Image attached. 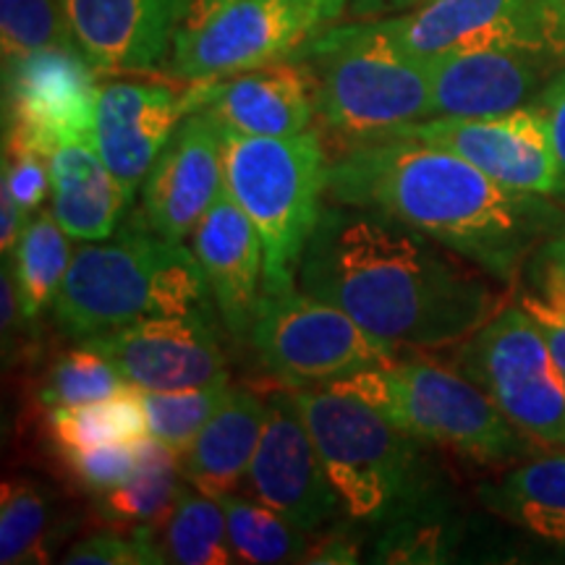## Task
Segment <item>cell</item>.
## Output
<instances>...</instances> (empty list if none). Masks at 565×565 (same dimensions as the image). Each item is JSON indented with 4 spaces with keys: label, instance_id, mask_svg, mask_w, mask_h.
<instances>
[{
    "label": "cell",
    "instance_id": "6da1fadb",
    "mask_svg": "<svg viewBox=\"0 0 565 565\" xmlns=\"http://www.w3.org/2000/svg\"><path fill=\"white\" fill-rule=\"evenodd\" d=\"M383 212L335 202L301 254V291L395 349L461 345L503 309L475 265Z\"/></svg>",
    "mask_w": 565,
    "mask_h": 565
},
{
    "label": "cell",
    "instance_id": "7a4b0ae2",
    "mask_svg": "<svg viewBox=\"0 0 565 565\" xmlns=\"http://www.w3.org/2000/svg\"><path fill=\"white\" fill-rule=\"evenodd\" d=\"M330 196L412 225L503 286H513L565 223L553 196L515 192L458 154L414 139L345 150L330 166Z\"/></svg>",
    "mask_w": 565,
    "mask_h": 565
},
{
    "label": "cell",
    "instance_id": "3957f363",
    "mask_svg": "<svg viewBox=\"0 0 565 565\" xmlns=\"http://www.w3.org/2000/svg\"><path fill=\"white\" fill-rule=\"evenodd\" d=\"M210 296L194 252L139 215L116 236L76 246L53 315L63 333L87 341L145 317L200 312Z\"/></svg>",
    "mask_w": 565,
    "mask_h": 565
},
{
    "label": "cell",
    "instance_id": "277c9868",
    "mask_svg": "<svg viewBox=\"0 0 565 565\" xmlns=\"http://www.w3.org/2000/svg\"><path fill=\"white\" fill-rule=\"evenodd\" d=\"M291 393L351 519L395 524L424 515L433 482L416 437L333 387H291Z\"/></svg>",
    "mask_w": 565,
    "mask_h": 565
},
{
    "label": "cell",
    "instance_id": "5b68a950",
    "mask_svg": "<svg viewBox=\"0 0 565 565\" xmlns=\"http://www.w3.org/2000/svg\"><path fill=\"white\" fill-rule=\"evenodd\" d=\"M291 61L312 68L317 118L345 150L435 116L429 58L387 47L356 24L330 26Z\"/></svg>",
    "mask_w": 565,
    "mask_h": 565
},
{
    "label": "cell",
    "instance_id": "8992f818",
    "mask_svg": "<svg viewBox=\"0 0 565 565\" xmlns=\"http://www.w3.org/2000/svg\"><path fill=\"white\" fill-rule=\"evenodd\" d=\"M330 166L315 129L294 137L225 131V189L263 238L265 294L296 288L301 254L330 194Z\"/></svg>",
    "mask_w": 565,
    "mask_h": 565
},
{
    "label": "cell",
    "instance_id": "52a82bcc",
    "mask_svg": "<svg viewBox=\"0 0 565 565\" xmlns=\"http://www.w3.org/2000/svg\"><path fill=\"white\" fill-rule=\"evenodd\" d=\"M324 387L364 401L419 443L440 445L469 461L503 463L532 448L475 380L427 359H393Z\"/></svg>",
    "mask_w": 565,
    "mask_h": 565
},
{
    "label": "cell",
    "instance_id": "ba28073f",
    "mask_svg": "<svg viewBox=\"0 0 565 565\" xmlns=\"http://www.w3.org/2000/svg\"><path fill=\"white\" fill-rule=\"evenodd\" d=\"M351 0H225L175 34L168 71L179 82H210L291 61L349 11Z\"/></svg>",
    "mask_w": 565,
    "mask_h": 565
},
{
    "label": "cell",
    "instance_id": "9c48e42d",
    "mask_svg": "<svg viewBox=\"0 0 565 565\" xmlns=\"http://www.w3.org/2000/svg\"><path fill=\"white\" fill-rule=\"evenodd\" d=\"M458 370L490 395L529 443L565 450V380L524 303L503 307L463 341Z\"/></svg>",
    "mask_w": 565,
    "mask_h": 565
},
{
    "label": "cell",
    "instance_id": "30bf717a",
    "mask_svg": "<svg viewBox=\"0 0 565 565\" xmlns=\"http://www.w3.org/2000/svg\"><path fill=\"white\" fill-rule=\"evenodd\" d=\"M249 343L265 370L291 387L330 385L395 359V345L366 333L335 303L299 288L263 294L249 328Z\"/></svg>",
    "mask_w": 565,
    "mask_h": 565
},
{
    "label": "cell",
    "instance_id": "8fae6325",
    "mask_svg": "<svg viewBox=\"0 0 565 565\" xmlns=\"http://www.w3.org/2000/svg\"><path fill=\"white\" fill-rule=\"evenodd\" d=\"M353 24L366 38L422 58L479 47H536L563 55L550 0H427L412 11Z\"/></svg>",
    "mask_w": 565,
    "mask_h": 565
},
{
    "label": "cell",
    "instance_id": "7c38bea8",
    "mask_svg": "<svg viewBox=\"0 0 565 565\" xmlns=\"http://www.w3.org/2000/svg\"><path fill=\"white\" fill-rule=\"evenodd\" d=\"M100 71L79 51H40L3 58V139L42 154L63 141H95Z\"/></svg>",
    "mask_w": 565,
    "mask_h": 565
},
{
    "label": "cell",
    "instance_id": "4fadbf2b",
    "mask_svg": "<svg viewBox=\"0 0 565 565\" xmlns=\"http://www.w3.org/2000/svg\"><path fill=\"white\" fill-rule=\"evenodd\" d=\"M385 139H414L440 147L515 192L553 196V200L557 194L553 141L536 103L503 116L427 118V121L398 126Z\"/></svg>",
    "mask_w": 565,
    "mask_h": 565
},
{
    "label": "cell",
    "instance_id": "5bb4252c",
    "mask_svg": "<svg viewBox=\"0 0 565 565\" xmlns=\"http://www.w3.org/2000/svg\"><path fill=\"white\" fill-rule=\"evenodd\" d=\"M82 343L100 351L137 391H183L228 383V362L204 309L145 317Z\"/></svg>",
    "mask_w": 565,
    "mask_h": 565
},
{
    "label": "cell",
    "instance_id": "9a60e30c",
    "mask_svg": "<svg viewBox=\"0 0 565 565\" xmlns=\"http://www.w3.org/2000/svg\"><path fill=\"white\" fill-rule=\"evenodd\" d=\"M265 401L263 437L246 477L252 494L299 532H317L343 505L341 494L324 471L291 387L267 393Z\"/></svg>",
    "mask_w": 565,
    "mask_h": 565
},
{
    "label": "cell",
    "instance_id": "2e32d148",
    "mask_svg": "<svg viewBox=\"0 0 565 565\" xmlns=\"http://www.w3.org/2000/svg\"><path fill=\"white\" fill-rule=\"evenodd\" d=\"M225 186V131L204 110L183 116L141 183V221L186 242Z\"/></svg>",
    "mask_w": 565,
    "mask_h": 565
},
{
    "label": "cell",
    "instance_id": "e0dca14e",
    "mask_svg": "<svg viewBox=\"0 0 565 565\" xmlns=\"http://www.w3.org/2000/svg\"><path fill=\"white\" fill-rule=\"evenodd\" d=\"M563 66L561 53L536 47H479L433 55V118H484L526 108Z\"/></svg>",
    "mask_w": 565,
    "mask_h": 565
},
{
    "label": "cell",
    "instance_id": "ac0fdd59",
    "mask_svg": "<svg viewBox=\"0 0 565 565\" xmlns=\"http://www.w3.org/2000/svg\"><path fill=\"white\" fill-rule=\"evenodd\" d=\"M71 34L100 74H137L168 63L196 0H61Z\"/></svg>",
    "mask_w": 565,
    "mask_h": 565
},
{
    "label": "cell",
    "instance_id": "d6986e66",
    "mask_svg": "<svg viewBox=\"0 0 565 565\" xmlns=\"http://www.w3.org/2000/svg\"><path fill=\"white\" fill-rule=\"evenodd\" d=\"M189 113L204 110L225 131L294 137L312 129L315 74L301 61H280L210 82H189Z\"/></svg>",
    "mask_w": 565,
    "mask_h": 565
},
{
    "label": "cell",
    "instance_id": "ffe728a7",
    "mask_svg": "<svg viewBox=\"0 0 565 565\" xmlns=\"http://www.w3.org/2000/svg\"><path fill=\"white\" fill-rule=\"evenodd\" d=\"M183 116H189L186 89L160 82L100 84L95 147L131 200Z\"/></svg>",
    "mask_w": 565,
    "mask_h": 565
},
{
    "label": "cell",
    "instance_id": "44dd1931",
    "mask_svg": "<svg viewBox=\"0 0 565 565\" xmlns=\"http://www.w3.org/2000/svg\"><path fill=\"white\" fill-rule=\"evenodd\" d=\"M192 252L225 330L236 341L249 338L254 312L265 294V249L259 231L225 186L194 228Z\"/></svg>",
    "mask_w": 565,
    "mask_h": 565
},
{
    "label": "cell",
    "instance_id": "7402d4cb",
    "mask_svg": "<svg viewBox=\"0 0 565 565\" xmlns=\"http://www.w3.org/2000/svg\"><path fill=\"white\" fill-rule=\"evenodd\" d=\"M131 196L95 141H63L51 154V210L71 242H103L121 228Z\"/></svg>",
    "mask_w": 565,
    "mask_h": 565
},
{
    "label": "cell",
    "instance_id": "603a6c76",
    "mask_svg": "<svg viewBox=\"0 0 565 565\" xmlns=\"http://www.w3.org/2000/svg\"><path fill=\"white\" fill-rule=\"evenodd\" d=\"M267 401L249 387H231L228 401L207 422L192 450L181 458V471L196 492L223 498L249 477V466L263 437Z\"/></svg>",
    "mask_w": 565,
    "mask_h": 565
},
{
    "label": "cell",
    "instance_id": "cb8c5ba5",
    "mask_svg": "<svg viewBox=\"0 0 565 565\" xmlns=\"http://www.w3.org/2000/svg\"><path fill=\"white\" fill-rule=\"evenodd\" d=\"M74 515L38 479L11 477L0 490V563H47L71 529Z\"/></svg>",
    "mask_w": 565,
    "mask_h": 565
},
{
    "label": "cell",
    "instance_id": "d4e9b609",
    "mask_svg": "<svg viewBox=\"0 0 565 565\" xmlns=\"http://www.w3.org/2000/svg\"><path fill=\"white\" fill-rule=\"evenodd\" d=\"M482 503L511 524L565 545V450L540 456L479 490Z\"/></svg>",
    "mask_w": 565,
    "mask_h": 565
},
{
    "label": "cell",
    "instance_id": "484cf974",
    "mask_svg": "<svg viewBox=\"0 0 565 565\" xmlns=\"http://www.w3.org/2000/svg\"><path fill=\"white\" fill-rule=\"evenodd\" d=\"M139 469L129 482L100 494V515L116 524L166 526L179 498V461L166 443L150 433L137 440Z\"/></svg>",
    "mask_w": 565,
    "mask_h": 565
},
{
    "label": "cell",
    "instance_id": "4316f807",
    "mask_svg": "<svg viewBox=\"0 0 565 565\" xmlns=\"http://www.w3.org/2000/svg\"><path fill=\"white\" fill-rule=\"evenodd\" d=\"M71 238L53 210H38L26 221L21 238L13 249V278L21 299V312L26 322H34L58 296V288L66 278L71 257Z\"/></svg>",
    "mask_w": 565,
    "mask_h": 565
},
{
    "label": "cell",
    "instance_id": "83f0119b",
    "mask_svg": "<svg viewBox=\"0 0 565 565\" xmlns=\"http://www.w3.org/2000/svg\"><path fill=\"white\" fill-rule=\"evenodd\" d=\"M47 433L58 454L139 440L141 435H147L141 391L126 387L124 393L95 401V404L55 408L47 414Z\"/></svg>",
    "mask_w": 565,
    "mask_h": 565
},
{
    "label": "cell",
    "instance_id": "f1b7e54d",
    "mask_svg": "<svg viewBox=\"0 0 565 565\" xmlns=\"http://www.w3.org/2000/svg\"><path fill=\"white\" fill-rule=\"evenodd\" d=\"M162 545L168 561L181 565H228L236 563L231 547L228 521L215 498L194 494L181 487L179 498L162 526Z\"/></svg>",
    "mask_w": 565,
    "mask_h": 565
},
{
    "label": "cell",
    "instance_id": "f546056e",
    "mask_svg": "<svg viewBox=\"0 0 565 565\" xmlns=\"http://www.w3.org/2000/svg\"><path fill=\"white\" fill-rule=\"evenodd\" d=\"M217 503H221L225 521H228V536L233 553H236V563H301L309 547L307 536L275 513L273 508L263 505L259 500L236 498L233 492L217 498Z\"/></svg>",
    "mask_w": 565,
    "mask_h": 565
},
{
    "label": "cell",
    "instance_id": "4dcf8cb0",
    "mask_svg": "<svg viewBox=\"0 0 565 565\" xmlns=\"http://www.w3.org/2000/svg\"><path fill=\"white\" fill-rule=\"evenodd\" d=\"M228 395V383L183 387V391H141L147 433L183 458L212 416L221 412Z\"/></svg>",
    "mask_w": 565,
    "mask_h": 565
},
{
    "label": "cell",
    "instance_id": "1f68e13d",
    "mask_svg": "<svg viewBox=\"0 0 565 565\" xmlns=\"http://www.w3.org/2000/svg\"><path fill=\"white\" fill-rule=\"evenodd\" d=\"M126 387L131 385L126 383L124 374L100 351L82 343L79 349L66 351L47 366L38 387V401L47 412H55V408L95 404L124 393Z\"/></svg>",
    "mask_w": 565,
    "mask_h": 565
},
{
    "label": "cell",
    "instance_id": "d6a6232c",
    "mask_svg": "<svg viewBox=\"0 0 565 565\" xmlns=\"http://www.w3.org/2000/svg\"><path fill=\"white\" fill-rule=\"evenodd\" d=\"M0 42L3 58H21L55 47L79 51L61 0H0Z\"/></svg>",
    "mask_w": 565,
    "mask_h": 565
},
{
    "label": "cell",
    "instance_id": "836d02e7",
    "mask_svg": "<svg viewBox=\"0 0 565 565\" xmlns=\"http://www.w3.org/2000/svg\"><path fill=\"white\" fill-rule=\"evenodd\" d=\"M103 529L68 547L63 563L76 565H154L168 561L162 534L150 524H118Z\"/></svg>",
    "mask_w": 565,
    "mask_h": 565
},
{
    "label": "cell",
    "instance_id": "e575fe53",
    "mask_svg": "<svg viewBox=\"0 0 565 565\" xmlns=\"http://www.w3.org/2000/svg\"><path fill=\"white\" fill-rule=\"evenodd\" d=\"M61 456L76 482L95 492L97 498L129 482L139 469L137 440L87 450H61Z\"/></svg>",
    "mask_w": 565,
    "mask_h": 565
},
{
    "label": "cell",
    "instance_id": "d590c367",
    "mask_svg": "<svg viewBox=\"0 0 565 565\" xmlns=\"http://www.w3.org/2000/svg\"><path fill=\"white\" fill-rule=\"evenodd\" d=\"M0 183L9 186L13 200L26 217L42 207L51 194V158L17 139H3V175Z\"/></svg>",
    "mask_w": 565,
    "mask_h": 565
},
{
    "label": "cell",
    "instance_id": "8d00e7d4",
    "mask_svg": "<svg viewBox=\"0 0 565 565\" xmlns=\"http://www.w3.org/2000/svg\"><path fill=\"white\" fill-rule=\"evenodd\" d=\"M443 529L416 519L395 521L377 545V561L387 563H437L443 553Z\"/></svg>",
    "mask_w": 565,
    "mask_h": 565
},
{
    "label": "cell",
    "instance_id": "74e56055",
    "mask_svg": "<svg viewBox=\"0 0 565 565\" xmlns=\"http://www.w3.org/2000/svg\"><path fill=\"white\" fill-rule=\"evenodd\" d=\"M532 280L547 307L565 317V223L532 257Z\"/></svg>",
    "mask_w": 565,
    "mask_h": 565
},
{
    "label": "cell",
    "instance_id": "f35d334b",
    "mask_svg": "<svg viewBox=\"0 0 565 565\" xmlns=\"http://www.w3.org/2000/svg\"><path fill=\"white\" fill-rule=\"evenodd\" d=\"M536 108L545 116L550 141H553L555 152V166H557V194L555 202H561L565 207V66L557 71L553 79L547 82V87L536 97Z\"/></svg>",
    "mask_w": 565,
    "mask_h": 565
},
{
    "label": "cell",
    "instance_id": "ab89813d",
    "mask_svg": "<svg viewBox=\"0 0 565 565\" xmlns=\"http://www.w3.org/2000/svg\"><path fill=\"white\" fill-rule=\"evenodd\" d=\"M524 309L532 315V320L540 324V330L545 333L550 349H553V356L557 366H561L563 380H565V317L561 312H555L553 307H547L540 296H524L521 299Z\"/></svg>",
    "mask_w": 565,
    "mask_h": 565
},
{
    "label": "cell",
    "instance_id": "60d3db41",
    "mask_svg": "<svg viewBox=\"0 0 565 565\" xmlns=\"http://www.w3.org/2000/svg\"><path fill=\"white\" fill-rule=\"evenodd\" d=\"M301 563H359V542L349 532H343V529H335V532L317 540L315 545H309Z\"/></svg>",
    "mask_w": 565,
    "mask_h": 565
},
{
    "label": "cell",
    "instance_id": "b9f144b4",
    "mask_svg": "<svg viewBox=\"0 0 565 565\" xmlns=\"http://www.w3.org/2000/svg\"><path fill=\"white\" fill-rule=\"evenodd\" d=\"M26 221H30V217L24 215V210L19 207V202L13 200L9 186L0 183V252H3V257H9V254H13V249H17Z\"/></svg>",
    "mask_w": 565,
    "mask_h": 565
},
{
    "label": "cell",
    "instance_id": "7bdbcfd3",
    "mask_svg": "<svg viewBox=\"0 0 565 565\" xmlns=\"http://www.w3.org/2000/svg\"><path fill=\"white\" fill-rule=\"evenodd\" d=\"M422 3H427V0H351L349 13L353 19H380L412 11Z\"/></svg>",
    "mask_w": 565,
    "mask_h": 565
},
{
    "label": "cell",
    "instance_id": "ee69618b",
    "mask_svg": "<svg viewBox=\"0 0 565 565\" xmlns=\"http://www.w3.org/2000/svg\"><path fill=\"white\" fill-rule=\"evenodd\" d=\"M550 9H553L557 45H561V51L565 55V0H550Z\"/></svg>",
    "mask_w": 565,
    "mask_h": 565
},
{
    "label": "cell",
    "instance_id": "f6af8a7d",
    "mask_svg": "<svg viewBox=\"0 0 565 565\" xmlns=\"http://www.w3.org/2000/svg\"><path fill=\"white\" fill-rule=\"evenodd\" d=\"M221 3H225V0H196V6H194V13H192V17H200V13L210 11V9H215V6H221Z\"/></svg>",
    "mask_w": 565,
    "mask_h": 565
}]
</instances>
